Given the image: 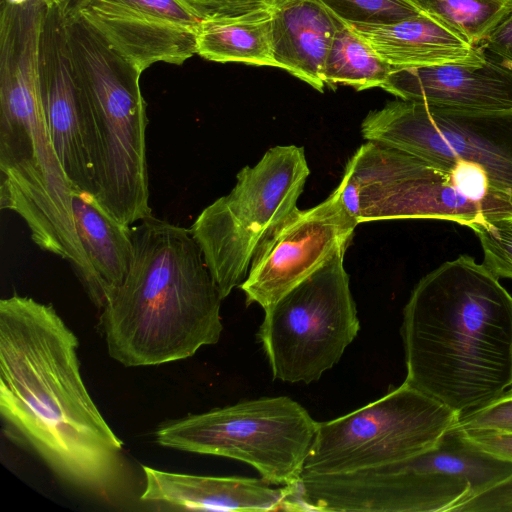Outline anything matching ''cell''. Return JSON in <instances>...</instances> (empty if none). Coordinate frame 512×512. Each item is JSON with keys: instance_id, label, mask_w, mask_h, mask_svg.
<instances>
[{"instance_id": "obj_10", "label": "cell", "mask_w": 512, "mask_h": 512, "mask_svg": "<svg viewBox=\"0 0 512 512\" xmlns=\"http://www.w3.org/2000/svg\"><path fill=\"white\" fill-rule=\"evenodd\" d=\"M458 418L403 382L351 413L318 422L301 475L350 473L413 457L435 446Z\"/></svg>"}, {"instance_id": "obj_4", "label": "cell", "mask_w": 512, "mask_h": 512, "mask_svg": "<svg viewBox=\"0 0 512 512\" xmlns=\"http://www.w3.org/2000/svg\"><path fill=\"white\" fill-rule=\"evenodd\" d=\"M68 42L88 103L94 195L131 226L152 215L146 160V102L141 71L81 15L66 18Z\"/></svg>"}, {"instance_id": "obj_27", "label": "cell", "mask_w": 512, "mask_h": 512, "mask_svg": "<svg viewBox=\"0 0 512 512\" xmlns=\"http://www.w3.org/2000/svg\"><path fill=\"white\" fill-rule=\"evenodd\" d=\"M276 0H182L203 22L238 18L270 9Z\"/></svg>"}, {"instance_id": "obj_17", "label": "cell", "mask_w": 512, "mask_h": 512, "mask_svg": "<svg viewBox=\"0 0 512 512\" xmlns=\"http://www.w3.org/2000/svg\"><path fill=\"white\" fill-rule=\"evenodd\" d=\"M393 69L481 63L487 55L436 19L420 13L387 25H350Z\"/></svg>"}, {"instance_id": "obj_12", "label": "cell", "mask_w": 512, "mask_h": 512, "mask_svg": "<svg viewBox=\"0 0 512 512\" xmlns=\"http://www.w3.org/2000/svg\"><path fill=\"white\" fill-rule=\"evenodd\" d=\"M359 223L347 210L338 187L320 204L295 210L261 242L239 285L246 305L266 309L346 250Z\"/></svg>"}, {"instance_id": "obj_29", "label": "cell", "mask_w": 512, "mask_h": 512, "mask_svg": "<svg viewBox=\"0 0 512 512\" xmlns=\"http://www.w3.org/2000/svg\"><path fill=\"white\" fill-rule=\"evenodd\" d=\"M478 47L496 55L498 61L512 69V11L493 28Z\"/></svg>"}, {"instance_id": "obj_30", "label": "cell", "mask_w": 512, "mask_h": 512, "mask_svg": "<svg viewBox=\"0 0 512 512\" xmlns=\"http://www.w3.org/2000/svg\"><path fill=\"white\" fill-rule=\"evenodd\" d=\"M460 430L478 448L512 462V432Z\"/></svg>"}, {"instance_id": "obj_3", "label": "cell", "mask_w": 512, "mask_h": 512, "mask_svg": "<svg viewBox=\"0 0 512 512\" xmlns=\"http://www.w3.org/2000/svg\"><path fill=\"white\" fill-rule=\"evenodd\" d=\"M131 232L129 271L101 309L109 355L153 366L216 344L223 299L189 229L150 215Z\"/></svg>"}, {"instance_id": "obj_25", "label": "cell", "mask_w": 512, "mask_h": 512, "mask_svg": "<svg viewBox=\"0 0 512 512\" xmlns=\"http://www.w3.org/2000/svg\"><path fill=\"white\" fill-rule=\"evenodd\" d=\"M483 264L498 278L512 279V221L496 222L476 232Z\"/></svg>"}, {"instance_id": "obj_19", "label": "cell", "mask_w": 512, "mask_h": 512, "mask_svg": "<svg viewBox=\"0 0 512 512\" xmlns=\"http://www.w3.org/2000/svg\"><path fill=\"white\" fill-rule=\"evenodd\" d=\"M76 231L96 278L102 309L109 296L123 283L133 257L131 226L112 216L94 194L72 188Z\"/></svg>"}, {"instance_id": "obj_20", "label": "cell", "mask_w": 512, "mask_h": 512, "mask_svg": "<svg viewBox=\"0 0 512 512\" xmlns=\"http://www.w3.org/2000/svg\"><path fill=\"white\" fill-rule=\"evenodd\" d=\"M197 54L209 61L274 67L271 8L233 19L203 21Z\"/></svg>"}, {"instance_id": "obj_7", "label": "cell", "mask_w": 512, "mask_h": 512, "mask_svg": "<svg viewBox=\"0 0 512 512\" xmlns=\"http://www.w3.org/2000/svg\"><path fill=\"white\" fill-rule=\"evenodd\" d=\"M309 174L303 147H272L197 216L189 231L222 299L244 281L263 239L297 208Z\"/></svg>"}, {"instance_id": "obj_13", "label": "cell", "mask_w": 512, "mask_h": 512, "mask_svg": "<svg viewBox=\"0 0 512 512\" xmlns=\"http://www.w3.org/2000/svg\"><path fill=\"white\" fill-rule=\"evenodd\" d=\"M39 63L42 106L58 158L72 186L94 194L87 97L68 42L66 17L60 7L47 6Z\"/></svg>"}, {"instance_id": "obj_15", "label": "cell", "mask_w": 512, "mask_h": 512, "mask_svg": "<svg viewBox=\"0 0 512 512\" xmlns=\"http://www.w3.org/2000/svg\"><path fill=\"white\" fill-rule=\"evenodd\" d=\"M141 500L177 510L289 511L291 486L272 488L264 480L172 473L142 467Z\"/></svg>"}, {"instance_id": "obj_32", "label": "cell", "mask_w": 512, "mask_h": 512, "mask_svg": "<svg viewBox=\"0 0 512 512\" xmlns=\"http://www.w3.org/2000/svg\"><path fill=\"white\" fill-rule=\"evenodd\" d=\"M48 7L57 6L63 8L65 0H43Z\"/></svg>"}, {"instance_id": "obj_31", "label": "cell", "mask_w": 512, "mask_h": 512, "mask_svg": "<svg viewBox=\"0 0 512 512\" xmlns=\"http://www.w3.org/2000/svg\"><path fill=\"white\" fill-rule=\"evenodd\" d=\"M89 0H65L63 13L66 18L76 16Z\"/></svg>"}, {"instance_id": "obj_28", "label": "cell", "mask_w": 512, "mask_h": 512, "mask_svg": "<svg viewBox=\"0 0 512 512\" xmlns=\"http://www.w3.org/2000/svg\"><path fill=\"white\" fill-rule=\"evenodd\" d=\"M457 512H512V475L470 499Z\"/></svg>"}, {"instance_id": "obj_11", "label": "cell", "mask_w": 512, "mask_h": 512, "mask_svg": "<svg viewBox=\"0 0 512 512\" xmlns=\"http://www.w3.org/2000/svg\"><path fill=\"white\" fill-rule=\"evenodd\" d=\"M367 141L438 167L456 160L481 167L512 193V113H476L397 100L371 111L361 124Z\"/></svg>"}, {"instance_id": "obj_18", "label": "cell", "mask_w": 512, "mask_h": 512, "mask_svg": "<svg viewBox=\"0 0 512 512\" xmlns=\"http://www.w3.org/2000/svg\"><path fill=\"white\" fill-rule=\"evenodd\" d=\"M77 15L141 72L156 62L180 65L197 54L196 28L142 13L83 9Z\"/></svg>"}, {"instance_id": "obj_22", "label": "cell", "mask_w": 512, "mask_h": 512, "mask_svg": "<svg viewBox=\"0 0 512 512\" xmlns=\"http://www.w3.org/2000/svg\"><path fill=\"white\" fill-rule=\"evenodd\" d=\"M422 13L441 22L477 46L512 11V0H409Z\"/></svg>"}, {"instance_id": "obj_1", "label": "cell", "mask_w": 512, "mask_h": 512, "mask_svg": "<svg viewBox=\"0 0 512 512\" xmlns=\"http://www.w3.org/2000/svg\"><path fill=\"white\" fill-rule=\"evenodd\" d=\"M77 348L52 305L1 299L2 419L58 477L107 498L123 477V443L83 382Z\"/></svg>"}, {"instance_id": "obj_33", "label": "cell", "mask_w": 512, "mask_h": 512, "mask_svg": "<svg viewBox=\"0 0 512 512\" xmlns=\"http://www.w3.org/2000/svg\"><path fill=\"white\" fill-rule=\"evenodd\" d=\"M5 1H7L8 3L14 4V5H20V4L27 2L28 0H5Z\"/></svg>"}, {"instance_id": "obj_5", "label": "cell", "mask_w": 512, "mask_h": 512, "mask_svg": "<svg viewBox=\"0 0 512 512\" xmlns=\"http://www.w3.org/2000/svg\"><path fill=\"white\" fill-rule=\"evenodd\" d=\"M512 475V462L451 428L432 448L390 464L342 474L304 475L302 511L457 512Z\"/></svg>"}, {"instance_id": "obj_6", "label": "cell", "mask_w": 512, "mask_h": 512, "mask_svg": "<svg viewBox=\"0 0 512 512\" xmlns=\"http://www.w3.org/2000/svg\"><path fill=\"white\" fill-rule=\"evenodd\" d=\"M343 202L357 222L433 219L475 233L512 221V193L479 166L456 160L438 167L376 142L362 144L346 164Z\"/></svg>"}, {"instance_id": "obj_24", "label": "cell", "mask_w": 512, "mask_h": 512, "mask_svg": "<svg viewBox=\"0 0 512 512\" xmlns=\"http://www.w3.org/2000/svg\"><path fill=\"white\" fill-rule=\"evenodd\" d=\"M83 9L103 13L149 14L196 29L202 23L182 0H89Z\"/></svg>"}, {"instance_id": "obj_16", "label": "cell", "mask_w": 512, "mask_h": 512, "mask_svg": "<svg viewBox=\"0 0 512 512\" xmlns=\"http://www.w3.org/2000/svg\"><path fill=\"white\" fill-rule=\"evenodd\" d=\"M271 19L274 67L323 92L325 61L341 20L317 0H276Z\"/></svg>"}, {"instance_id": "obj_8", "label": "cell", "mask_w": 512, "mask_h": 512, "mask_svg": "<svg viewBox=\"0 0 512 512\" xmlns=\"http://www.w3.org/2000/svg\"><path fill=\"white\" fill-rule=\"evenodd\" d=\"M318 422L287 396L264 397L189 415L156 431L164 447L215 455L254 467L274 485L298 481Z\"/></svg>"}, {"instance_id": "obj_21", "label": "cell", "mask_w": 512, "mask_h": 512, "mask_svg": "<svg viewBox=\"0 0 512 512\" xmlns=\"http://www.w3.org/2000/svg\"><path fill=\"white\" fill-rule=\"evenodd\" d=\"M393 70L350 25L340 22L324 65L325 85L332 89L346 85L358 91L381 88Z\"/></svg>"}, {"instance_id": "obj_14", "label": "cell", "mask_w": 512, "mask_h": 512, "mask_svg": "<svg viewBox=\"0 0 512 512\" xmlns=\"http://www.w3.org/2000/svg\"><path fill=\"white\" fill-rule=\"evenodd\" d=\"M381 88L405 101L476 113H512V69L489 58L393 70Z\"/></svg>"}, {"instance_id": "obj_23", "label": "cell", "mask_w": 512, "mask_h": 512, "mask_svg": "<svg viewBox=\"0 0 512 512\" xmlns=\"http://www.w3.org/2000/svg\"><path fill=\"white\" fill-rule=\"evenodd\" d=\"M348 25H387L422 13L409 0H317Z\"/></svg>"}, {"instance_id": "obj_9", "label": "cell", "mask_w": 512, "mask_h": 512, "mask_svg": "<svg viewBox=\"0 0 512 512\" xmlns=\"http://www.w3.org/2000/svg\"><path fill=\"white\" fill-rule=\"evenodd\" d=\"M329 261L264 309L257 337L273 378L309 384L341 359L360 323L344 253Z\"/></svg>"}, {"instance_id": "obj_26", "label": "cell", "mask_w": 512, "mask_h": 512, "mask_svg": "<svg viewBox=\"0 0 512 512\" xmlns=\"http://www.w3.org/2000/svg\"><path fill=\"white\" fill-rule=\"evenodd\" d=\"M463 430L512 432V386L491 402L459 416Z\"/></svg>"}, {"instance_id": "obj_2", "label": "cell", "mask_w": 512, "mask_h": 512, "mask_svg": "<svg viewBox=\"0 0 512 512\" xmlns=\"http://www.w3.org/2000/svg\"><path fill=\"white\" fill-rule=\"evenodd\" d=\"M401 336L404 382L459 416L512 386V295L469 255L419 280Z\"/></svg>"}]
</instances>
